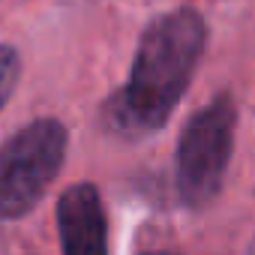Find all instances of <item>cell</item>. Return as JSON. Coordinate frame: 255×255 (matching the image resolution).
Returning <instances> with one entry per match:
<instances>
[{"label":"cell","instance_id":"obj_1","mask_svg":"<svg viewBox=\"0 0 255 255\" xmlns=\"http://www.w3.org/2000/svg\"><path fill=\"white\" fill-rule=\"evenodd\" d=\"M204 42V18L189 6L150 21L141 33L129 84L117 90L102 111L108 129L123 138L162 129L195 75Z\"/></svg>","mask_w":255,"mask_h":255},{"label":"cell","instance_id":"obj_2","mask_svg":"<svg viewBox=\"0 0 255 255\" xmlns=\"http://www.w3.org/2000/svg\"><path fill=\"white\" fill-rule=\"evenodd\" d=\"M69 132L54 117L27 123L0 144V222L30 213L66 159Z\"/></svg>","mask_w":255,"mask_h":255},{"label":"cell","instance_id":"obj_3","mask_svg":"<svg viewBox=\"0 0 255 255\" xmlns=\"http://www.w3.org/2000/svg\"><path fill=\"white\" fill-rule=\"evenodd\" d=\"M237 108L228 93L198 108L177 141V192L189 207H207L225 183L234 150Z\"/></svg>","mask_w":255,"mask_h":255},{"label":"cell","instance_id":"obj_4","mask_svg":"<svg viewBox=\"0 0 255 255\" xmlns=\"http://www.w3.org/2000/svg\"><path fill=\"white\" fill-rule=\"evenodd\" d=\"M57 231L63 255H108V219L93 183H75L60 195Z\"/></svg>","mask_w":255,"mask_h":255},{"label":"cell","instance_id":"obj_5","mask_svg":"<svg viewBox=\"0 0 255 255\" xmlns=\"http://www.w3.org/2000/svg\"><path fill=\"white\" fill-rule=\"evenodd\" d=\"M18 75H21V57L12 45H0V111L9 102L15 84H18Z\"/></svg>","mask_w":255,"mask_h":255},{"label":"cell","instance_id":"obj_6","mask_svg":"<svg viewBox=\"0 0 255 255\" xmlns=\"http://www.w3.org/2000/svg\"><path fill=\"white\" fill-rule=\"evenodd\" d=\"M249 255H255V240H252V246H249Z\"/></svg>","mask_w":255,"mask_h":255},{"label":"cell","instance_id":"obj_7","mask_svg":"<svg viewBox=\"0 0 255 255\" xmlns=\"http://www.w3.org/2000/svg\"><path fill=\"white\" fill-rule=\"evenodd\" d=\"M147 255H171V252H147Z\"/></svg>","mask_w":255,"mask_h":255}]
</instances>
